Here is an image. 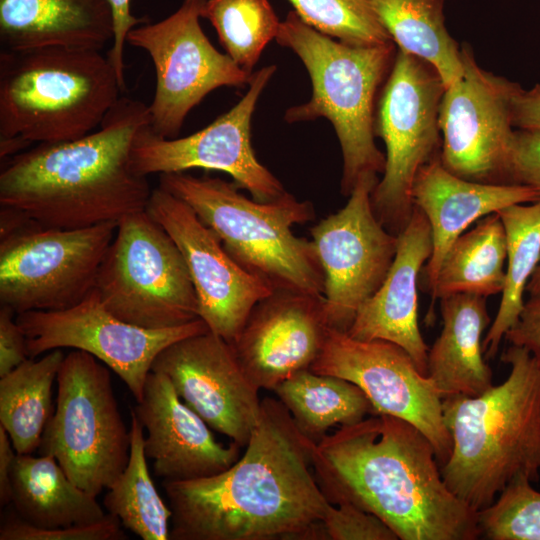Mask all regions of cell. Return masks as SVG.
I'll return each mask as SVG.
<instances>
[{
	"label": "cell",
	"instance_id": "obj_2",
	"mask_svg": "<svg viewBox=\"0 0 540 540\" xmlns=\"http://www.w3.org/2000/svg\"><path fill=\"white\" fill-rule=\"evenodd\" d=\"M312 465L331 504L351 503L400 540H476L477 512L446 486L434 448L411 423L371 414L315 443Z\"/></svg>",
	"mask_w": 540,
	"mask_h": 540
},
{
	"label": "cell",
	"instance_id": "obj_23",
	"mask_svg": "<svg viewBox=\"0 0 540 540\" xmlns=\"http://www.w3.org/2000/svg\"><path fill=\"white\" fill-rule=\"evenodd\" d=\"M412 198L431 227L432 253L424 267L426 287L431 292L447 250L470 225L508 206L539 201L540 194L525 185L463 179L449 172L439 156L418 171Z\"/></svg>",
	"mask_w": 540,
	"mask_h": 540
},
{
	"label": "cell",
	"instance_id": "obj_13",
	"mask_svg": "<svg viewBox=\"0 0 540 540\" xmlns=\"http://www.w3.org/2000/svg\"><path fill=\"white\" fill-rule=\"evenodd\" d=\"M16 321L27 338L30 358L54 349L85 351L116 373L137 402L161 351L176 341L210 331L200 318L164 329L128 323L104 306L95 289L70 308L23 312L16 314Z\"/></svg>",
	"mask_w": 540,
	"mask_h": 540
},
{
	"label": "cell",
	"instance_id": "obj_31",
	"mask_svg": "<svg viewBox=\"0 0 540 540\" xmlns=\"http://www.w3.org/2000/svg\"><path fill=\"white\" fill-rule=\"evenodd\" d=\"M497 213L506 234V276L497 314L482 343L486 359L496 356L506 333L517 322L528 282L540 263V200L514 204Z\"/></svg>",
	"mask_w": 540,
	"mask_h": 540
},
{
	"label": "cell",
	"instance_id": "obj_44",
	"mask_svg": "<svg viewBox=\"0 0 540 540\" xmlns=\"http://www.w3.org/2000/svg\"><path fill=\"white\" fill-rule=\"evenodd\" d=\"M526 292L529 298L540 297V263L528 282Z\"/></svg>",
	"mask_w": 540,
	"mask_h": 540
},
{
	"label": "cell",
	"instance_id": "obj_26",
	"mask_svg": "<svg viewBox=\"0 0 540 540\" xmlns=\"http://www.w3.org/2000/svg\"><path fill=\"white\" fill-rule=\"evenodd\" d=\"M11 504L18 517L44 529L90 524L107 514L96 497L76 486L48 455L17 454L11 471Z\"/></svg>",
	"mask_w": 540,
	"mask_h": 540
},
{
	"label": "cell",
	"instance_id": "obj_14",
	"mask_svg": "<svg viewBox=\"0 0 540 540\" xmlns=\"http://www.w3.org/2000/svg\"><path fill=\"white\" fill-rule=\"evenodd\" d=\"M462 76L444 90L439 108L440 160L454 175L489 184L511 183V103L518 83L481 68L461 46Z\"/></svg>",
	"mask_w": 540,
	"mask_h": 540
},
{
	"label": "cell",
	"instance_id": "obj_9",
	"mask_svg": "<svg viewBox=\"0 0 540 540\" xmlns=\"http://www.w3.org/2000/svg\"><path fill=\"white\" fill-rule=\"evenodd\" d=\"M94 289L112 314L143 328H171L199 318L184 258L146 210L118 222Z\"/></svg>",
	"mask_w": 540,
	"mask_h": 540
},
{
	"label": "cell",
	"instance_id": "obj_36",
	"mask_svg": "<svg viewBox=\"0 0 540 540\" xmlns=\"http://www.w3.org/2000/svg\"><path fill=\"white\" fill-rule=\"evenodd\" d=\"M120 520L107 513L90 524L44 529L35 527L14 512L2 520L0 540H123L126 535Z\"/></svg>",
	"mask_w": 540,
	"mask_h": 540
},
{
	"label": "cell",
	"instance_id": "obj_25",
	"mask_svg": "<svg viewBox=\"0 0 540 540\" xmlns=\"http://www.w3.org/2000/svg\"><path fill=\"white\" fill-rule=\"evenodd\" d=\"M439 301L443 327L428 350V376L442 398L478 396L494 385L482 349L491 322L486 297L457 293Z\"/></svg>",
	"mask_w": 540,
	"mask_h": 540
},
{
	"label": "cell",
	"instance_id": "obj_37",
	"mask_svg": "<svg viewBox=\"0 0 540 540\" xmlns=\"http://www.w3.org/2000/svg\"><path fill=\"white\" fill-rule=\"evenodd\" d=\"M322 525L326 540L399 539L380 518L347 502L331 504Z\"/></svg>",
	"mask_w": 540,
	"mask_h": 540
},
{
	"label": "cell",
	"instance_id": "obj_27",
	"mask_svg": "<svg viewBox=\"0 0 540 540\" xmlns=\"http://www.w3.org/2000/svg\"><path fill=\"white\" fill-rule=\"evenodd\" d=\"M507 243L502 220L489 214L461 234L443 257L431 295L427 321L434 303L444 296L467 293L488 297L502 293L506 276Z\"/></svg>",
	"mask_w": 540,
	"mask_h": 540
},
{
	"label": "cell",
	"instance_id": "obj_29",
	"mask_svg": "<svg viewBox=\"0 0 540 540\" xmlns=\"http://www.w3.org/2000/svg\"><path fill=\"white\" fill-rule=\"evenodd\" d=\"M370 2L397 48L431 64L445 88L462 76L461 47L445 25V0Z\"/></svg>",
	"mask_w": 540,
	"mask_h": 540
},
{
	"label": "cell",
	"instance_id": "obj_17",
	"mask_svg": "<svg viewBox=\"0 0 540 540\" xmlns=\"http://www.w3.org/2000/svg\"><path fill=\"white\" fill-rule=\"evenodd\" d=\"M310 370L352 382L367 396L375 414L411 423L428 438L439 465L447 461L452 438L443 419L442 397L402 347L381 339H356L329 328Z\"/></svg>",
	"mask_w": 540,
	"mask_h": 540
},
{
	"label": "cell",
	"instance_id": "obj_8",
	"mask_svg": "<svg viewBox=\"0 0 540 540\" xmlns=\"http://www.w3.org/2000/svg\"><path fill=\"white\" fill-rule=\"evenodd\" d=\"M109 369L82 350L65 355L56 380V408L38 448L39 455L54 457L69 479L94 497L111 487L130 453V430Z\"/></svg>",
	"mask_w": 540,
	"mask_h": 540
},
{
	"label": "cell",
	"instance_id": "obj_10",
	"mask_svg": "<svg viewBox=\"0 0 540 540\" xmlns=\"http://www.w3.org/2000/svg\"><path fill=\"white\" fill-rule=\"evenodd\" d=\"M444 90L431 64L397 49L377 102L375 135L383 139L386 155L383 177L371 194L376 217L395 235L412 216L418 171L440 156L439 108Z\"/></svg>",
	"mask_w": 540,
	"mask_h": 540
},
{
	"label": "cell",
	"instance_id": "obj_42",
	"mask_svg": "<svg viewBox=\"0 0 540 540\" xmlns=\"http://www.w3.org/2000/svg\"><path fill=\"white\" fill-rule=\"evenodd\" d=\"M511 115L517 129H540V84L528 90L518 85L512 98Z\"/></svg>",
	"mask_w": 540,
	"mask_h": 540
},
{
	"label": "cell",
	"instance_id": "obj_41",
	"mask_svg": "<svg viewBox=\"0 0 540 540\" xmlns=\"http://www.w3.org/2000/svg\"><path fill=\"white\" fill-rule=\"evenodd\" d=\"M505 338L511 345L527 349L540 365V297L525 302L517 322Z\"/></svg>",
	"mask_w": 540,
	"mask_h": 540
},
{
	"label": "cell",
	"instance_id": "obj_19",
	"mask_svg": "<svg viewBox=\"0 0 540 540\" xmlns=\"http://www.w3.org/2000/svg\"><path fill=\"white\" fill-rule=\"evenodd\" d=\"M151 371L166 375L211 429L246 446L259 421L261 400L228 341L211 331L186 337L161 351Z\"/></svg>",
	"mask_w": 540,
	"mask_h": 540
},
{
	"label": "cell",
	"instance_id": "obj_18",
	"mask_svg": "<svg viewBox=\"0 0 540 540\" xmlns=\"http://www.w3.org/2000/svg\"><path fill=\"white\" fill-rule=\"evenodd\" d=\"M146 211L181 252L195 289L199 318L209 330L231 343L255 305L274 288L239 265L217 235L183 200L158 186Z\"/></svg>",
	"mask_w": 540,
	"mask_h": 540
},
{
	"label": "cell",
	"instance_id": "obj_11",
	"mask_svg": "<svg viewBox=\"0 0 540 540\" xmlns=\"http://www.w3.org/2000/svg\"><path fill=\"white\" fill-rule=\"evenodd\" d=\"M117 223L77 229L34 222L0 239V302L16 314L56 311L95 288Z\"/></svg>",
	"mask_w": 540,
	"mask_h": 540
},
{
	"label": "cell",
	"instance_id": "obj_40",
	"mask_svg": "<svg viewBox=\"0 0 540 540\" xmlns=\"http://www.w3.org/2000/svg\"><path fill=\"white\" fill-rule=\"evenodd\" d=\"M114 20V37L107 56L113 63L122 87L125 90L124 48L129 31L135 26L145 23V18H139L131 12V0H108Z\"/></svg>",
	"mask_w": 540,
	"mask_h": 540
},
{
	"label": "cell",
	"instance_id": "obj_16",
	"mask_svg": "<svg viewBox=\"0 0 540 540\" xmlns=\"http://www.w3.org/2000/svg\"><path fill=\"white\" fill-rule=\"evenodd\" d=\"M276 65L253 72L240 101L205 128L185 137L164 138L150 123L137 132L131 151L133 169L143 176L205 169L224 172L253 199L272 201L287 191L257 159L251 143V121L259 97L276 72Z\"/></svg>",
	"mask_w": 540,
	"mask_h": 540
},
{
	"label": "cell",
	"instance_id": "obj_3",
	"mask_svg": "<svg viewBox=\"0 0 540 540\" xmlns=\"http://www.w3.org/2000/svg\"><path fill=\"white\" fill-rule=\"evenodd\" d=\"M147 123L145 103L120 97L98 130L9 157L0 172V205L60 229L118 224L146 210L153 189L133 169L131 151Z\"/></svg>",
	"mask_w": 540,
	"mask_h": 540
},
{
	"label": "cell",
	"instance_id": "obj_15",
	"mask_svg": "<svg viewBox=\"0 0 540 540\" xmlns=\"http://www.w3.org/2000/svg\"><path fill=\"white\" fill-rule=\"evenodd\" d=\"M377 183V175L362 176L346 205L310 231L324 277L326 321L343 332L382 285L397 251L398 236L373 211L371 194Z\"/></svg>",
	"mask_w": 540,
	"mask_h": 540
},
{
	"label": "cell",
	"instance_id": "obj_5",
	"mask_svg": "<svg viewBox=\"0 0 540 540\" xmlns=\"http://www.w3.org/2000/svg\"><path fill=\"white\" fill-rule=\"evenodd\" d=\"M275 40L300 58L312 83L309 101L288 108L284 120L325 118L332 124L343 159L341 192L349 196L362 176L385 168V155L375 143V115L397 46L343 43L309 26L295 11L281 21Z\"/></svg>",
	"mask_w": 540,
	"mask_h": 540
},
{
	"label": "cell",
	"instance_id": "obj_22",
	"mask_svg": "<svg viewBox=\"0 0 540 540\" xmlns=\"http://www.w3.org/2000/svg\"><path fill=\"white\" fill-rule=\"evenodd\" d=\"M397 236L396 255L385 280L360 307L347 333L360 340L381 339L397 344L428 376L429 348L418 323L417 282L432 253V233L417 206Z\"/></svg>",
	"mask_w": 540,
	"mask_h": 540
},
{
	"label": "cell",
	"instance_id": "obj_1",
	"mask_svg": "<svg viewBox=\"0 0 540 540\" xmlns=\"http://www.w3.org/2000/svg\"><path fill=\"white\" fill-rule=\"evenodd\" d=\"M315 442L279 399L261 400L244 454L215 475L164 480L173 540H326L331 505L314 474Z\"/></svg>",
	"mask_w": 540,
	"mask_h": 540
},
{
	"label": "cell",
	"instance_id": "obj_32",
	"mask_svg": "<svg viewBox=\"0 0 540 540\" xmlns=\"http://www.w3.org/2000/svg\"><path fill=\"white\" fill-rule=\"evenodd\" d=\"M144 438V428L131 410L129 460L107 489L103 504L109 514L142 540H168L172 511L151 478Z\"/></svg>",
	"mask_w": 540,
	"mask_h": 540
},
{
	"label": "cell",
	"instance_id": "obj_7",
	"mask_svg": "<svg viewBox=\"0 0 540 540\" xmlns=\"http://www.w3.org/2000/svg\"><path fill=\"white\" fill-rule=\"evenodd\" d=\"M159 186L187 203L228 254L274 290L323 297L324 277L312 241L292 227L314 218L309 201L286 192L268 202L249 199L234 182L186 172L160 175Z\"/></svg>",
	"mask_w": 540,
	"mask_h": 540
},
{
	"label": "cell",
	"instance_id": "obj_24",
	"mask_svg": "<svg viewBox=\"0 0 540 540\" xmlns=\"http://www.w3.org/2000/svg\"><path fill=\"white\" fill-rule=\"evenodd\" d=\"M114 37L108 0H0L4 50H102Z\"/></svg>",
	"mask_w": 540,
	"mask_h": 540
},
{
	"label": "cell",
	"instance_id": "obj_34",
	"mask_svg": "<svg viewBox=\"0 0 540 540\" xmlns=\"http://www.w3.org/2000/svg\"><path fill=\"white\" fill-rule=\"evenodd\" d=\"M288 1L306 24L343 43L376 46L393 42L370 0Z\"/></svg>",
	"mask_w": 540,
	"mask_h": 540
},
{
	"label": "cell",
	"instance_id": "obj_33",
	"mask_svg": "<svg viewBox=\"0 0 540 540\" xmlns=\"http://www.w3.org/2000/svg\"><path fill=\"white\" fill-rule=\"evenodd\" d=\"M202 18L215 28L226 54L249 74L281 23L268 0H207Z\"/></svg>",
	"mask_w": 540,
	"mask_h": 540
},
{
	"label": "cell",
	"instance_id": "obj_21",
	"mask_svg": "<svg viewBox=\"0 0 540 540\" xmlns=\"http://www.w3.org/2000/svg\"><path fill=\"white\" fill-rule=\"evenodd\" d=\"M143 428L146 457L164 480H191L225 471L240 457L232 442L216 440L209 425L181 401L168 377L151 371L132 410Z\"/></svg>",
	"mask_w": 540,
	"mask_h": 540
},
{
	"label": "cell",
	"instance_id": "obj_35",
	"mask_svg": "<svg viewBox=\"0 0 540 540\" xmlns=\"http://www.w3.org/2000/svg\"><path fill=\"white\" fill-rule=\"evenodd\" d=\"M516 476L488 507L477 512L481 536L489 540H540V492Z\"/></svg>",
	"mask_w": 540,
	"mask_h": 540
},
{
	"label": "cell",
	"instance_id": "obj_20",
	"mask_svg": "<svg viewBox=\"0 0 540 540\" xmlns=\"http://www.w3.org/2000/svg\"><path fill=\"white\" fill-rule=\"evenodd\" d=\"M329 328L323 297L275 290L255 305L230 344L253 384L273 390L294 373L310 369Z\"/></svg>",
	"mask_w": 540,
	"mask_h": 540
},
{
	"label": "cell",
	"instance_id": "obj_43",
	"mask_svg": "<svg viewBox=\"0 0 540 540\" xmlns=\"http://www.w3.org/2000/svg\"><path fill=\"white\" fill-rule=\"evenodd\" d=\"M17 453L11 438L0 425V502L1 505L11 504V471Z\"/></svg>",
	"mask_w": 540,
	"mask_h": 540
},
{
	"label": "cell",
	"instance_id": "obj_6",
	"mask_svg": "<svg viewBox=\"0 0 540 540\" xmlns=\"http://www.w3.org/2000/svg\"><path fill=\"white\" fill-rule=\"evenodd\" d=\"M123 90L101 50H2L0 140L28 149L84 137L101 125Z\"/></svg>",
	"mask_w": 540,
	"mask_h": 540
},
{
	"label": "cell",
	"instance_id": "obj_12",
	"mask_svg": "<svg viewBox=\"0 0 540 540\" xmlns=\"http://www.w3.org/2000/svg\"><path fill=\"white\" fill-rule=\"evenodd\" d=\"M206 1L183 0L171 15L135 26L126 38L153 62L156 84L148 105L150 126L164 138H177L189 112L210 92L241 87L252 78L203 32L200 18Z\"/></svg>",
	"mask_w": 540,
	"mask_h": 540
},
{
	"label": "cell",
	"instance_id": "obj_4",
	"mask_svg": "<svg viewBox=\"0 0 540 540\" xmlns=\"http://www.w3.org/2000/svg\"><path fill=\"white\" fill-rule=\"evenodd\" d=\"M506 380L478 396L442 398L452 450L440 466L449 490L478 512L518 475L540 479V365L511 345L501 357Z\"/></svg>",
	"mask_w": 540,
	"mask_h": 540
},
{
	"label": "cell",
	"instance_id": "obj_30",
	"mask_svg": "<svg viewBox=\"0 0 540 540\" xmlns=\"http://www.w3.org/2000/svg\"><path fill=\"white\" fill-rule=\"evenodd\" d=\"M64 357L61 349H54L38 360L28 358L0 377V425L17 454H31L40 446L53 415V384Z\"/></svg>",
	"mask_w": 540,
	"mask_h": 540
},
{
	"label": "cell",
	"instance_id": "obj_39",
	"mask_svg": "<svg viewBox=\"0 0 540 540\" xmlns=\"http://www.w3.org/2000/svg\"><path fill=\"white\" fill-rule=\"evenodd\" d=\"M11 308H0V377L5 376L29 357L27 338Z\"/></svg>",
	"mask_w": 540,
	"mask_h": 540
},
{
	"label": "cell",
	"instance_id": "obj_38",
	"mask_svg": "<svg viewBox=\"0 0 540 540\" xmlns=\"http://www.w3.org/2000/svg\"><path fill=\"white\" fill-rule=\"evenodd\" d=\"M511 183L540 194V129H517L511 153Z\"/></svg>",
	"mask_w": 540,
	"mask_h": 540
},
{
	"label": "cell",
	"instance_id": "obj_28",
	"mask_svg": "<svg viewBox=\"0 0 540 540\" xmlns=\"http://www.w3.org/2000/svg\"><path fill=\"white\" fill-rule=\"evenodd\" d=\"M272 391L287 408L300 432L315 443L335 425L354 424L375 414L371 402L358 386L310 369L294 373Z\"/></svg>",
	"mask_w": 540,
	"mask_h": 540
}]
</instances>
